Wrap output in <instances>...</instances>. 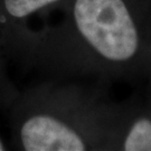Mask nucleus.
<instances>
[{
  "instance_id": "f257e3e1",
  "label": "nucleus",
  "mask_w": 151,
  "mask_h": 151,
  "mask_svg": "<svg viewBox=\"0 0 151 151\" xmlns=\"http://www.w3.org/2000/svg\"><path fill=\"white\" fill-rule=\"evenodd\" d=\"M73 14L82 37L100 56L125 62L137 54L138 29L123 0H75Z\"/></svg>"
},
{
  "instance_id": "f03ea898",
  "label": "nucleus",
  "mask_w": 151,
  "mask_h": 151,
  "mask_svg": "<svg viewBox=\"0 0 151 151\" xmlns=\"http://www.w3.org/2000/svg\"><path fill=\"white\" fill-rule=\"evenodd\" d=\"M24 149L27 151H83L86 145L76 131L50 115H35L20 131Z\"/></svg>"
},
{
  "instance_id": "7ed1b4c3",
  "label": "nucleus",
  "mask_w": 151,
  "mask_h": 151,
  "mask_svg": "<svg viewBox=\"0 0 151 151\" xmlns=\"http://www.w3.org/2000/svg\"><path fill=\"white\" fill-rule=\"evenodd\" d=\"M123 149L128 151H151V120H138L125 137Z\"/></svg>"
},
{
  "instance_id": "20e7f679",
  "label": "nucleus",
  "mask_w": 151,
  "mask_h": 151,
  "mask_svg": "<svg viewBox=\"0 0 151 151\" xmlns=\"http://www.w3.org/2000/svg\"><path fill=\"white\" fill-rule=\"evenodd\" d=\"M60 0H5L7 11L12 17L24 18L35 11L42 9Z\"/></svg>"
},
{
  "instance_id": "39448f33",
  "label": "nucleus",
  "mask_w": 151,
  "mask_h": 151,
  "mask_svg": "<svg viewBox=\"0 0 151 151\" xmlns=\"http://www.w3.org/2000/svg\"><path fill=\"white\" fill-rule=\"evenodd\" d=\"M1 150H4V146H2V143L0 142V151H1Z\"/></svg>"
}]
</instances>
